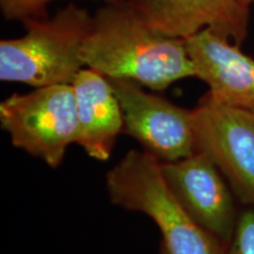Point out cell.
<instances>
[{
    "mask_svg": "<svg viewBox=\"0 0 254 254\" xmlns=\"http://www.w3.org/2000/svg\"><path fill=\"white\" fill-rule=\"evenodd\" d=\"M80 57L85 67L106 78L132 80L153 91L195 78L185 40L155 31L124 0L95 12Z\"/></svg>",
    "mask_w": 254,
    "mask_h": 254,
    "instance_id": "6da1fadb",
    "label": "cell"
},
{
    "mask_svg": "<svg viewBox=\"0 0 254 254\" xmlns=\"http://www.w3.org/2000/svg\"><path fill=\"white\" fill-rule=\"evenodd\" d=\"M111 201L148 215L163 234L168 254H225L218 239L199 226L165 182L160 160L146 151L131 150L106 176Z\"/></svg>",
    "mask_w": 254,
    "mask_h": 254,
    "instance_id": "7a4b0ae2",
    "label": "cell"
},
{
    "mask_svg": "<svg viewBox=\"0 0 254 254\" xmlns=\"http://www.w3.org/2000/svg\"><path fill=\"white\" fill-rule=\"evenodd\" d=\"M91 20L86 9L68 4L52 18L21 21L23 37L0 41V79L34 88L71 85L85 67L80 50Z\"/></svg>",
    "mask_w": 254,
    "mask_h": 254,
    "instance_id": "3957f363",
    "label": "cell"
},
{
    "mask_svg": "<svg viewBox=\"0 0 254 254\" xmlns=\"http://www.w3.org/2000/svg\"><path fill=\"white\" fill-rule=\"evenodd\" d=\"M0 124L12 145L50 167H58L68 146L77 141V106L72 85H52L9 95L0 104Z\"/></svg>",
    "mask_w": 254,
    "mask_h": 254,
    "instance_id": "277c9868",
    "label": "cell"
},
{
    "mask_svg": "<svg viewBox=\"0 0 254 254\" xmlns=\"http://www.w3.org/2000/svg\"><path fill=\"white\" fill-rule=\"evenodd\" d=\"M124 116V132L161 163L190 157L198 151L193 110L148 93L126 79H110Z\"/></svg>",
    "mask_w": 254,
    "mask_h": 254,
    "instance_id": "5b68a950",
    "label": "cell"
},
{
    "mask_svg": "<svg viewBox=\"0 0 254 254\" xmlns=\"http://www.w3.org/2000/svg\"><path fill=\"white\" fill-rule=\"evenodd\" d=\"M193 118L198 150L214 161L234 195L254 207V114L204 95L193 109Z\"/></svg>",
    "mask_w": 254,
    "mask_h": 254,
    "instance_id": "8992f818",
    "label": "cell"
},
{
    "mask_svg": "<svg viewBox=\"0 0 254 254\" xmlns=\"http://www.w3.org/2000/svg\"><path fill=\"white\" fill-rule=\"evenodd\" d=\"M161 173L180 205L200 227L225 247L233 236L238 212L226 178L205 152L161 163Z\"/></svg>",
    "mask_w": 254,
    "mask_h": 254,
    "instance_id": "52a82bcc",
    "label": "cell"
},
{
    "mask_svg": "<svg viewBox=\"0 0 254 254\" xmlns=\"http://www.w3.org/2000/svg\"><path fill=\"white\" fill-rule=\"evenodd\" d=\"M155 31L185 40L209 30L241 45L249 33L251 7L240 0H127Z\"/></svg>",
    "mask_w": 254,
    "mask_h": 254,
    "instance_id": "ba28073f",
    "label": "cell"
},
{
    "mask_svg": "<svg viewBox=\"0 0 254 254\" xmlns=\"http://www.w3.org/2000/svg\"><path fill=\"white\" fill-rule=\"evenodd\" d=\"M195 78L206 82L214 103L254 114V59L239 45L204 30L185 39Z\"/></svg>",
    "mask_w": 254,
    "mask_h": 254,
    "instance_id": "9c48e42d",
    "label": "cell"
},
{
    "mask_svg": "<svg viewBox=\"0 0 254 254\" xmlns=\"http://www.w3.org/2000/svg\"><path fill=\"white\" fill-rule=\"evenodd\" d=\"M77 106L78 134L75 144L91 158L106 161L124 132V116L110 79L84 67L72 81Z\"/></svg>",
    "mask_w": 254,
    "mask_h": 254,
    "instance_id": "30bf717a",
    "label": "cell"
},
{
    "mask_svg": "<svg viewBox=\"0 0 254 254\" xmlns=\"http://www.w3.org/2000/svg\"><path fill=\"white\" fill-rule=\"evenodd\" d=\"M225 254H254V207L239 212L233 236Z\"/></svg>",
    "mask_w": 254,
    "mask_h": 254,
    "instance_id": "8fae6325",
    "label": "cell"
},
{
    "mask_svg": "<svg viewBox=\"0 0 254 254\" xmlns=\"http://www.w3.org/2000/svg\"><path fill=\"white\" fill-rule=\"evenodd\" d=\"M57 0H0V11L6 20L24 21L30 18L46 17V8ZM106 4L122 0H103Z\"/></svg>",
    "mask_w": 254,
    "mask_h": 254,
    "instance_id": "7c38bea8",
    "label": "cell"
},
{
    "mask_svg": "<svg viewBox=\"0 0 254 254\" xmlns=\"http://www.w3.org/2000/svg\"><path fill=\"white\" fill-rule=\"evenodd\" d=\"M241 2H244V4L245 5H247V6H252V5H254V0H240Z\"/></svg>",
    "mask_w": 254,
    "mask_h": 254,
    "instance_id": "4fadbf2b",
    "label": "cell"
},
{
    "mask_svg": "<svg viewBox=\"0 0 254 254\" xmlns=\"http://www.w3.org/2000/svg\"><path fill=\"white\" fill-rule=\"evenodd\" d=\"M159 254H168V253H167V251L165 250V247H164L163 245L160 246V251H159Z\"/></svg>",
    "mask_w": 254,
    "mask_h": 254,
    "instance_id": "5bb4252c",
    "label": "cell"
}]
</instances>
